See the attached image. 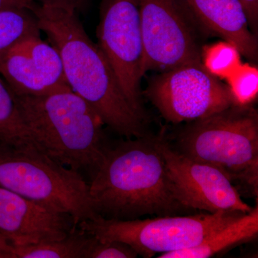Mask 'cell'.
<instances>
[{
	"mask_svg": "<svg viewBox=\"0 0 258 258\" xmlns=\"http://www.w3.org/2000/svg\"><path fill=\"white\" fill-rule=\"evenodd\" d=\"M89 192L97 215L106 219L174 216L190 210L176 198L157 137L127 139L108 148Z\"/></svg>",
	"mask_w": 258,
	"mask_h": 258,
	"instance_id": "1",
	"label": "cell"
},
{
	"mask_svg": "<svg viewBox=\"0 0 258 258\" xmlns=\"http://www.w3.org/2000/svg\"><path fill=\"white\" fill-rule=\"evenodd\" d=\"M33 13L40 30L60 54L71 90L118 135L146 136L145 120L131 106L113 68L86 33L77 12L37 4Z\"/></svg>",
	"mask_w": 258,
	"mask_h": 258,
	"instance_id": "2",
	"label": "cell"
},
{
	"mask_svg": "<svg viewBox=\"0 0 258 258\" xmlns=\"http://www.w3.org/2000/svg\"><path fill=\"white\" fill-rule=\"evenodd\" d=\"M15 97L39 152L70 169L94 174L109 147L105 124L87 102L70 87L44 96Z\"/></svg>",
	"mask_w": 258,
	"mask_h": 258,
	"instance_id": "3",
	"label": "cell"
},
{
	"mask_svg": "<svg viewBox=\"0 0 258 258\" xmlns=\"http://www.w3.org/2000/svg\"><path fill=\"white\" fill-rule=\"evenodd\" d=\"M176 151L217 166L257 198L258 113L253 106L232 105L189 122L178 134Z\"/></svg>",
	"mask_w": 258,
	"mask_h": 258,
	"instance_id": "4",
	"label": "cell"
},
{
	"mask_svg": "<svg viewBox=\"0 0 258 258\" xmlns=\"http://www.w3.org/2000/svg\"><path fill=\"white\" fill-rule=\"evenodd\" d=\"M0 186L69 215L78 225L99 216L81 173L35 149L0 144Z\"/></svg>",
	"mask_w": 258,
	"mask_h": 258,
	"instance_id": "5",
	"label": "cell"
},
{
	"mask_svg": "<svg viewBox=\"0 0 258 258\" xmlns=\"http://www.w3.org/2000/svg\"><path fill=\"white\" fill-rule=\"evenodd\" d=\"M246 213L220 212L186 216L119 220L101 216L83 221L79 228L102 241L130 246L145 258L195 247L208 236Z\"/></svg>",
	"mask_w": 258,
	"mask_h": 258,
	"instance_id": "6",
	"label": "cell"
},
{
	"mask_svg": "<svg viewBox=\"0 0 258 258\" xmlns=\"http://www.w3.org/2000/svg\"><path fill=\"white\" fill-rule=\"evenodd\" d=\"M143 72L201 62L203 30L186 0H139Z\"/></svg>",
	"mask_w": 258,
	"mask_h": 258,
	"instance_id": "7",
	"label": "cell"
},
{
	"mask_svg": "<svg viewBox=\"0 0 258 258\" xmlns=\"http://www.w3.org/2000/svg\"><path fill=\"white\" fill-rule=\"evenodd\" d=\"M145 96L166 121H194L233 104L227 86L202 62L181 64L163 71L149 81Z\"/></svg>",
	"mask_w": 258,
	"mask_h": 258,
	"instance_id": "8",
	"label": "cell"
},
{
	"mask_svg": "<svg viewBox=\"0 0 258 258\" xmlns=\"http://www.w3.org/2000/svg\"><path fill=\"white\" fill-rule=\"evenodd\" d=\"M96 33L129 103L147 121L141 92L144 46L139 0H101Z\"/></svg>",
	"mask_w": 258,
	"mask_h": 258,
	"instance_id": "9",
	"label": "cell"
},
{
	"mask_svg": "<svg viewBox=\"0 0 258 258\" xmlns=\"http://www.w3.org/2000/svg\"><path fill=\"white\" fill-rule=\"evenodd\" d=\"M157 139L174 195L185 208L209 213H248L252 210L225 171L186 157L173 149L162 135Z\"/></svg>",
	"mask_w": 258,
	"mask_h": 258,
	"instance_id": "10",
	"label": "cell"
},
{
	"mask_svg": "<svg viewBox=\"0 0 258 258\" xmlns=\"http://www.w3.org/2000/svg\"><path fill=\"white\" fill-rule=\"evenodd\" d=\"M0 75L18 96H44L69 87L60 54L41 34L25 37L2 54Z\"/></svg>",
	"mask_w": 258,
	"mask_h": 258,
	"instance_id": "11",
	"label": "cell"
},
{
	"mask_svg": "<svg viewBox=\"0 0 258 258\" xmlns=\"http://www.w3.org/2000/svg\"><path fill=\"white\" fill-rule=\"evenodd\" d=\"M77 227L72 217L0 186V233L13 245L60 240Z\"/></svg>",
	"mask_w": 258,
	"mask_h": 258,
	"instance_id": "12",
	"label": "cell"
},
{
	"mask_svg": "<svg viewBox=\"0 0 258 258\" xmlns=\"http://www.w3.org/2000/svg\"><path fill=\"white\" fill-rule=\"evenodd\" d=\"M203 32L234 44L241 55L257 60V35L249 28L240 0H186Z\"/></svg>",
	"mask_w": 258,
	"mask_h": 258,
	"instance_id": "13",
	"label": "cell"
},
{
	"mask_svg": "<svg viewBox=\"0 0 258 258\" xmlns=\"http://www.w3.org/2000/svg\"><path fill=\"white\" fill-rule=\"evenodd\" d=\"M258 235V206L248 213L215 231L198 245L159 254V258H209L238 244L254 240Z\"/></svg>",
	"mask_w": 258,
	"mask_h": 258,
	"instance_id": "14",
	"label": "cell"
},
{
	"mask_svg": "<svg viewBox=\"0 0 258 258\" xmlns=\"http://www.w3.org/2000/svg\"><path fill=\"white\" fill-rule=\"evenodd\" d=\"M0 144L16 149L38 151L24 123L15 93L2 79H0Z\"/></svg>",
	"mask_w": 258,
	"mask_h": 258,
	"instance_id": "15",
	"label": "cell"
},
{
	"mask_svg": "<svg viewBox=\"0 0 258 258\" xmlns=\"http://www.w3.org/2000/svg\"><path fill=\"white\" fill-rule=\"evenodd\" d=\"M91 235L77 227L67 237L26 246H15L17 258H85Z\"/></svg>",
	"mask_w": 258,
	"mask_h": 258,
	"instance_id": "16",
	"label": "cell"
},
{
	"mask_svg": "<svg viewBox=\"0 0 258 258\" xmlns=\"http://www.w3.org/2000/svg\"><path fill=\"white\" fill-rule=\"evenodd\" d=\"M40 32L32 10L24 8L0 10V55L25 37Z\"/></svg>",
	"mask_w": 258,
	"mask_h": 258,
	"instance_id": "17",
	"label": "cell"
},
{
	"mask_svg": "<svg viewBox=\"0 0 258 258\" xmlns=\"http://www.w3.org/2000/svg\"><path fill=\"white\" fill-rule=\"evenodd\" d=\"M201 62L210 74L218 79H227L242 63L240 51L234 44L226 40L203 45Z\"/></svg>",
	"mask_w": 258,
	"mask_h": 258,
	"instance_id": "18",
	"label": "cell"
},
{
	"mask_svg": "<svg viewBox=\"0 0 258 258\" xmlns=\"http://www.w3.org/2000/svg\"><path fill=\"white\" fill-rule=\"evenodd\" d=\"M233 104L251 106L258 95V69L249 63L240 66L225 79Z\"/></svg>",
	"mask_w": 258,
	"mask_h": 258,
	"instance_id": "19",
	"label": "cell"
},
{
	"mask_svg": "<svg viewBox=\"0 0 258 258\" xmlns=\"http://www.w3.org/2000/svg\"><path fill=\"white\" fill-rule=\"evenodd\" d=\"M138 256L127 244L117 241H102L91 235L85 258H135Z\"/></svg>",
	"mask_w": 258,
	"mask_h": 258,
	"instance_id": "20",
	"label": "cell"
},
{
	"mask_svg": "<svg viewBox=\"0 0 258 258\" xmlns=\"http://www.w3.org/2000/svg\"><path fill=\"white\" fill-rule=\"evenodd\" d=\"M246 16L248 20L249 28L257 35L258 27V0H240Z\"/></svg>",
	"mask_w": 258,
	"mask_h": 258,
	"instance_id": "21",
	"label": "cell"
},
{
	"mask_svg": "<svg viewBox=\"0 0 258 258\" xmlns=\"http://www.w3.org/2000/svg\"><path fill=\"white\" fill-rule=\"evenodd\" d=\"M39 5L57 7L78 12L82 9L88 0H33Z\"/></svg>",
	"mask_w": 258,
	"mask_h": 258,
	"instance_id": "22",
	"label": "cell"
},
{
	"mask_svg": "<svg viewBox=\"0 0 258 258\" xmlns=\"http://www.w3.org/2000/svg\"><path fill=\"white\" fill-rule=\"evenodd\" d=\"M37 3L33 0H0V10L12 8H28L33 11Z\"/></svg>",
	"mask_w": 258,
	"mask_h": 258,
	"instance_id": "23",
	"label": "cell"
},
{
	"mask_svg": "<svg viewBox=\"0 0 258 258\" xmlns=\"http://www.w3.org/2000/svg\"><path fill=\"white\" fill-rule=\"evenodd\" d=\"M0 258H17L15 246L1 233H0Z\"/></svg>",
	"mask_w": 258,
	"mask_h": 258,
	"instance_id": "24",
	"label": "cell"
}]
</instances>
